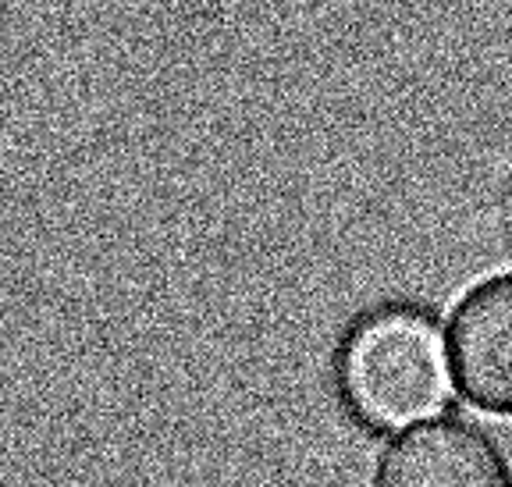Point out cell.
I'll use <instances>...</instances> for the list:
<instances>
[{"label":"cell","mask_w":512,"mask_h":487,"mask_svg":"<svg viewBox=\"0 0 512 487\" xmlns=\"http://www.w3.org/2000/svg\"><path fill=\"white\" fill-rule=\"evenodd\" d=\"M448 349L420 313L367 317L342 349V395L367 427L402 431L445 402Z\"/></svg>","instance_id":"6da1fadb"},{"label":"cell","mask_w":512,"mask_h":487,"mask_svg":"<svg viewBox=\"0 0 512 487\" xmlns=\"http://www.w3.org/2000/svg\"><path fill=\"white\" fill-rule=\"evenodd\" d=\"M370 487H512V463L477 420L431 413L392 434Z\"/></svg>","instance_id":"7a4b0ae2"},{"label":"cell","mask_w":512,"mask_h":487,"mask_svg":"<svg viewBox=\"0 0 512 487\" xmlns=\"http://www.w3.org/2000/svg\"><path fill=\"white\" fill-rule=\"evenodd\" d=\"M456 392L491 416H512V271L477 281L448 320Z\"/></svg>","instance_id":"3957f363"}]
</instances>
